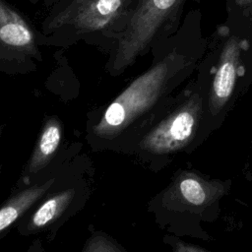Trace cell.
<instances>
[{
  "instance_id": "2",
  "label": "cell",
  "mask_w": 252,
  "mask_h": 252,
  "mask_svg": "<svg viewBox=\"0 0 252 252\" xmlns=\"http://www.w3.org/2000/svg\"><path fill=\"white\" fill-rule=\"evenodd\" d=\"M251 85V42L238 35H229L220 49L207 94L206 112L210 120L221 121Z\"/></svg>"
},
{
  "instance_id": "5",
  "label": "cell",
  "mask_w": 252,
  "mask_h": 252,
  "mask_svg": "<svg viewBox=\"0 0 252 252\" xmlns=\"http://www.w3.org/2000/svg\"><path fill=\"white\" fill-rule=\"evenodd\" d=\"M204 115V99L193 94L173 110L141 142L144 150L153 154H168L188 145L195 136Z\"/></svg>"
},
{
  "instance_id": "13",
  "label": "cell",
  "mask_w": 252,
  "mask_h": 252,
  "mask_svg": "<svg viewBox=\"0 0 252 252\" xmlns=\"http://www.w3.org/2000/svg\"><path fill=\"white\" fill-rule=\"evenodd\" d=\"M235 3L242 8L248 9L252 7V0H235Z\"/></svg>"
},
{
  "instance_id": "6",
  "label": "cell",
  "mask_w": 252,
  "mask_h": 252,
  "mask_svg": "<svg viewBox=\"0 0 252 252\" xmlns=\"http://www.w3.org/2000/svg\"><path fill=\"white\" fill-rule=\"evenodd\" d=\"M230 187L231 180H210L192 172L185 173L177 182L182 199L199 209L216 206L228 193Z\"/></svg>"
},
{
  "instance_id": "10",
  "label": "cell",
  "mask_w": 252,
  "mask_h": 252,
  "mask_svg": "<svg viewBox=\"0 0 252 252\" xmlns=\"http://www.w3.org/2000/svg\"><path fill=\"white\" fill-rule=\"evenodd\" d=\"M75 195L74 189L61 191L47 199L31 219L30 228L39 229L56 220L69 206Z\"/></svg>"
},
{
  "instance_id": "4",
  "label": "cell",
  "mask_w": 252,
  "mask_h": 252,
  "mask_svg": "<svg viewBox=\"0 0 252 252\" xmlns=\"http://www.w3.org/2000/svg\"><path fill=\"white\" fill-rule=\"evenodd\" d=\"M136 0H71L52 16L47 31L71 30L76 33L104 31L118 23L124 27Z\"/></svg>"
},
{
  "instance_id": "3",
  "label": "cell",
  "mask_w": 252,
  "mask_h": 252,
  "mask_svg": "<svg viewBox=\"0 0 252 252\" xmlns=\"http://www.w3.org/2000/svg\"><path fill=\"white\" fill-rule=\"evenodd\" d=\"M186 0H136L121 32L112 70L131 65L158 33L179 18Z\"/></svg>"
},
{
  "instance_id": "11",
  "label": "cell",
  "mask_w": 252,
  "mask_h": 252,
  "mask_svg": "<svg viewBox=\"0 0 252 252\" xmlns=\"http://www.w3.org/2000/svg\"><path fill=\"white\" fill-rule=\"evenodd\" d=\"M122 250L111 239L106 236H94L86 244L84 251L100 252V251H120Z\"/></svg>"
},
{
  "instance_id": "14",
  "label": "cell",
  "mask_w": 252,
  "mask_h": 252,
  "mask_svg": "<svg viewBox=\"0 0 252 252\" xmlns=\"http://www.w3.org/2000/svg\"><path fill=\"white\" fill-rule=\"evenodd\" d=\"M32 1V0H31ZM32 1H36V0H32Z\"/></svg>"
},
{
  "instance_id": "7",
  "label": "cell",
  "mask_w": 252,
  "mask_h": 252,
  "mask_svg": "<svg viewBox=\"0 0 252 252\" xmlns=\"http://www.w3.org/2000/svg\"><path fill=\"white\" fill-rule=\"evenodd\" d=\"M0 40L3 47L32 52L34 34L25 18L4 0H0Z\"/></svg>"
},
{
  "instance_id": "9",
  "label": "cell",
  "mask_w": 252,
  "mask_h": 252,
  "mask_svg": "<svg viewBox=\"0 0 252 252\" xmlns=\"http://www.w3.org/2000/svg\"><path fill=\"white\" fill-rule=\"evenodd\" d=\"M54 178L45 183L25 189L11 198L0 210V231L8 228L32 207L53 184Z\"/></svg>"
},
{
  "instance_id": "12",
  "label": "cell",
  "mask_w": 252,
  "mask_h": 252,
  "mask_svg": "<svg viewBox=\"0 0 252 252\" xmlns=\"http://www.w3.org/2000/svg\"><path fill=\"white\" fill-rule=\"evenodd\" d=\"M176 251H204L203 248L201 247H198V246H190V245H186L185 247H183L182 245L180 244H177V247L175 248Z\"/></svg>"
},
{
  "instance_id": "1",
  "label": "cell",
  "mask_w": 252,
  "mask_h": 252,
  "mask_svg": "<svg viewBox=\"0 0 252 252\" xmlns=\"http://www.w3.org/2000/svg\"><path fill=\"white\" fill-rule=\"evenodd\" d=\"M187 64L186 58L172 52L135 79L107 106L94 127V134L104 139L120 134L157 102L170 80Z\"/></svg>"
},
{
  "instance_id": "8",
  "label": "cell",
  "mask_w": 252,
  "mask_h": 252,
  "mask_svg": "<svg viewBox=\"0 0 252 252\" xmlns=\"http://www.w3.org/2000/svg\"><path fill=\"white\" fill-rule=\"evenodd\" d=\"M62 139V124L56 118H49L39 135L29 163V172L36 173L52 159Z\"/></svg>"
}]
</instances>
